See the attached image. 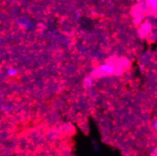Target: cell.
Wrapping results in <instances>:
<instances>
[{"instance_id":"1","label":"cell","mask_w":157,"mask_h":156,"mask_svg":"<svg viewBox=\"0 0 157 156\" xmlns=\"http://www.w3.org/2000/svg\"><path fill=\"white\" fill-rule=\"evenodd\" d=\"M100 71L102 73H105L107 74H111L114 72V68L113 66L107 64H103V65H100Z\"/></svg>"},{"instance_id":"3","label":"cell","mask_w":157,"mask_h":156,"mask_svg":"<svg viewBox=\"0 0 157 156\" xmlns=\"http://www.w3.org/2000/svg\"><path fill=\"white\" fill-rule=\"evenodd\" d=\"M153 129H154V130H156V131L157 132V119L156 120H155V121L153 122Z\"/></svg>"},{"instance_id":"2","label":"cell","mask_w":157,"mask_h":156,"mask_svg":"<svg viewBox=\"0 0 157 156\" xmlns=\"http://www.w3.org/2000/svg\"><path fill=\"white\" fill-rule=\"evenodd\" d=\"M17 70L16 69H9V71H8V74H9V75L11 76H13V75H15L16 74H17Z\"/></svg>"}]
</instances>
